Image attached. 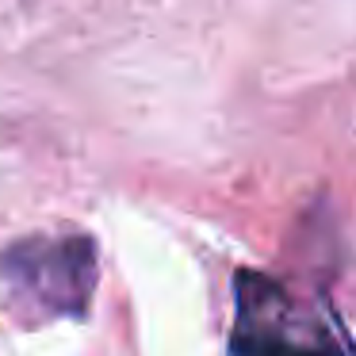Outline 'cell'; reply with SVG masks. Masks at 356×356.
<instances>
[{"mask_svg":"<svg viewBox=\"0 0 356 356\" xmlns=\"http://www.w3.org/2000/svg\"><path fill=\"white\" fill-rule=\"evenodd\" d=\"M4 272L24 280L54 310H81L92 287V249L88 241H31L4 257Z\"/></svg>","mask_w":356,"mask_h":356,"instance_id":"obj_2","label":"cell"},{"mask_svg":"<svg viewBox=\"0 0 356 356\" xmlns=\"http://www.w3.org/2000/svg\"><path fill=\"white\" fill-rule=\"evenodd\" d=\"M284 287H276L264 276L238 280V322H234V353L238 356H341L337 345L310 333L307 325L287 322Z\"/></svg>","mask_w":356,"mask_h":356,"instance_id":"obj_1","label":"cell"}]
</instances>
